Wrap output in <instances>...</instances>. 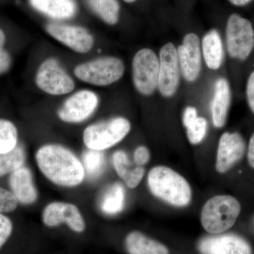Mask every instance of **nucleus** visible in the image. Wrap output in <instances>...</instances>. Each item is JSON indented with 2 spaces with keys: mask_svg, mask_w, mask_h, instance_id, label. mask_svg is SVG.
<instances>
[{
  "mask_svg": "<svg viewBox=\"0 0 254 254\" xmlns=\"http://www.w3.org/2000/svg\"><path fill=\"white\" fill-rule=\"evenodd\" d=\"M160 63L155 52L149 48L138 50L132 61L133 86L141 95L153 94L158 86Z\"/></svg>",
  "mask_w": 254,
  "mask_h": 254,
  "instance_id": "7",
  "label": "nucleus"
},
{
  "mask_svg": "<svg viewBox=\"0 0 254 254\" xmlns=\"http://www.w3.org/2000/svg\"><path fill=\"white\" fill-rule=\"evenodd\" d=\"M123 60L115 57H102L80 64L74 75L80 81L96 86H107L118 81L125 73Z\"/></svg>",
  "mask_w": 254,
  "mask_h": 254,
  "instance_id": "5",
  "label": "nucleus"
},
{
  "mask_svg": "<svg viewBox=\"0 0 254 254\" xmlns=\"http://www.w3.org/2000/svg\"><path fill=\"white\" fill-rule=\"evenodd\" d=\"M177 54L182 76L187 81H195L201 70V52L198 36L193 33L187 34L182 45L177 48Z\"/></svg>",
  "mask_w": 254,
  "mask_h": 254,
  "instance_id": "15",
  "label": "nucleus"
},
{
  "mask_svg": "<svg viewBox=\"0 0 254 254\" xmlns=\"http://www.w3.org/2000/svg\"><path fill=\"white\" fill-rule=\"evenodd\" d=\"M232 102L230 83L225 78H219L215 82L211 103L212 121L216 128H222L226 124Z\"/></svg>",
  "mask_w": 254,
  "mask_h": 254,
  "instance_id": "17",
  "label": "nucleus"
},
{
  "mask_svg": "<svg viewBox=\"0 0 254 254\" xmlns=\"http://www.w3.org/2000/svg\"><path fill=\"white\" fill-rule=\"evenodd\" d=\"M18 201L11 190L0 187V213L14 211L18 206Z\"/></svg>",
  "mask_w": 254,
  "mask_h": 254,
  "instance_id": "28",
  "label": "nucleus"
},
{
  "mask_svg": "<svg viewBox=\"0 0 254 254\" xmlns=\"http://www.w3.org/2000/svg\"><path fill=\"white\" fill-rule=\"evenodd\" d=\"M247 159L249 164L252 168L254 169V133L252 134L249 143L248 153H247Z\"/></svg>",
  "mask_w": 254,
  "mask_h": 254,
  "instance_id": "34",
  "label": "nucleus"
},
{
  "mask_svg": "<svg viewBox=\"0 0 254 254\" xmlns=\"http://www.w3.org/2000/svg\"><path fill=\"white\" fill-rule=\"evenodd\" d=\"M208 123L205 118L198 117L190 126L187 128V138L191 144H199L206 136Z\"/></svg>",
  "mask_w": 254,
  "mask_h": 254,
  "instance_id": "27",
  "label": "nucleus"
},
{
  "mask_svg": "<svg viewBox=\"0 0 254 254\" xmlns=\"http://www.w3.org/2000/svg\"><path fill=\"white\" fill-rule=\"evenodd\" d=\"M133 162L138 166H143L149 162L150 153L149 150L143 145H140L136 148L133 153Z\"/></svg>",
  "mask_w": 254,
  "mask_h": 254,
  "instance_id": "31",
  "label": "nucleus"
},
{
  "mask_svg": "<svg viewBox=\"0 0 254 254\" xmlns=\"http://www.w3.org/2000/svg\"><path fill=\"white\" fill-rule=\"evenodd\" d=\"M131 128L130 122L123 117L94 123L85 128L83 143L88 149L104 151L123 141Z\"/></svg>",
  "mask_w": 254,
  "mask_h": 254,
  "instance_id": "4",
  "label": "nucleus"
},
{
  "mask_svg": "<svg viewBox=\"0 0 254 254\" xmlns=\"http://www.w3.org/2000/svg\"><path fill=\"white\" fill-rule=\"evenodd\" d=\"M241 213L240 202L230 195H218L205 202L200 212V222L212 235L226 232L236 222Z\"/></svg>",
  "mask_w": 254,
  "mask_h": 254,
  "instance_id": "3",
  "label": "nucleus"
},
{
  "mask_svg": "<svg viewBox=\"0 0 254 254\" xmlns=\"http://www.w3.org/2000/svg\"><path fill=\"white\" fill-rule=\"evenodd\" d=\"M42 220L48 227L66 224L76 233H81L86 229V222L79 209L76 205L66 202L55 201L47 205L43 210Z\"/></svg>",
  "mask_w": 254,
  "mask_h": 254,
  "instance_id": "12",
  "label": "nucleus"
},
{
  "mask_svg": "<svg viewBox=\"0 0 254 254\" xmlns=\"http://www.w3.org/2000/svg\"><path fill=\"white\" fill-rule=\"evenodd\" d=\"M17 128L9 120L0 119V155L14 150L18 144Z\"/></svg>",
  "mask_w": 254,
  "mask_h": 254,
  "instance_id": "26",
  "label": "nucleus"
},
{
  "mask_svg": "<svg viewBox=\"0 0 254 254\" xmlns=\"http://www.w3.org/2000/svg\"><path fill=\"white\" fill-rule=\"evenodd\" d=\"M159 58V92L165 98H171L178 89L181 73L175 45L168 43L162 47Z\"/></svg>",
  "mask_w": 254,
  "mask_h": 254,
  "instance_id": "9",
  "label": "nucleus"
},
{
  "mask_svg": "<svg viewBox=\"0 0 254 254\" xmlns=\"http://www.w3.org/2000/svg\"><path fill=\"white\" fill-rule=\"evenodd\" d=\"M202 51L205 64L209 68L217 70L223 60V46L221 37L217 30L208 32L202 41Z\"/></svg>",
  "mask_w": 254,
  "mask_h": 254,
  "instance_id": "22",
  "label": "nucleus"
},
{
  "mask_svg": "<svg viewBox=\"0 0 254 254\" xmlns=\"http://www.w3.org/2000/svg\"><path fill=\"white\" fill-rule=\"evenodd\" d=\"M36 160L43 175L58 186H79L86 177L81 160L71 150L59 144H46L37 150Z\"/></svg>",
  "mask_w": 254,
  "mask_h": 254,
  "instance_id": "1",
  "label": "nucleus"
},
{
  "mask_svg": "<svg viewBox=\"0 0 254 254\" xmlns=\"http://www.w3.org/2000/svg\"><path fill=\"white\" fill-rule=\"evenodd\" d=\"M246 96L251 111L254 114V71L251 73L247 79Z\"/></svg>",
  "mask_w": 254,
  "mask_h": 254,
  "instance_id": "32",
  "label": "nucleus"
},
{
  "mask_svg": "<svg viewBox=\"0 0 254 254\" xmlns=\"http://www.w3.org/2000/svg\"><path fill=\"white\" fill-rule=\"evenodd\" d=\"M226 43L230 58L245 61L254 48V29L250 20L238 14L230 15L226 26Z\"/></svg>",
  "mask_w": 254,
  "mask_h": 254,
  "instance_id": "6",
  "label": "nucleus"
},
{
  "mask_svg": "<svg viewBox=\"0 0 254 254\" xmlns=\"http://www.w3.org/2000/svg\"><path fill=\"white\" fill-rule=\"evenodd\" d=\"M124 1L127 3H133L134 2V1H137V0H124Z\"/></svg>",
  "mask_w": 254,
  "mask_h": 254,
  "instance_id": "36",
  "label": "nucleus"
},
{
  "mask_svg": "<svg viewBox=\"0 0 254 254\" xmlns=\"http://www.w3.org/2000/svg\"><path fill=\"white\" fill-rule=\"evenodd\" d=\"M245 139L237 132H225L219 140L215 170L220 174L228 172L245 155Z\"/></svg>",
  "mask_w": 254,
  "mask_h": 254,
  "instance_id": "14",
  "label": "nucleus"
},
{
  "mask_svg": "<svg viewBox=\"0 0 254 254\" xmlns=\"http://www.w3.org/2000/svg\"><path fill=\"white\" fill-rule=\"evenodd\" d=\"M128 254H170L163 244L145 236L141 232H130L125 239Z\"/></svg>",
  "mask_w": 254,
  "mask_h": 254,
  "instance_id": "21",
  "label": "nucleus"
},
{
  "mask_svg": "<svg viewBox=\"0 0 254 254\" xmlns=\"http://www.w3.org/2000/svg\"><path fill=\"white\" fill-rule=\"evenodd\" d=\"M81 162L84 168L86 177L91 180H96L104 172L105 157L103 151L88 148L83 152Z\"/></svg>",
  "mask_w": 254,
  "mask_h": 254,
  "instance_id": "25",
  "label": "nucleus"
},
{
  "mask_svg": "<svg viewBox=\"0 0 254 254\" xmlns=\"http://www.w3.org/2000/svg\"><path fill=\"white\" fill-rule=\"evenodd\" d=\"M37 86L47 94H68L75 88L72 78L65 71L60 62L55 58H48L43 62L37 70Z\"/></svg>",
  "mask_w": 254,
  "mask_h": 254,
  "instance_id": "8",
  "label": "nucleus"
},
{
  "mask_svg": "<svg viewBox=\"0 0 254 254\" xmlns=\"http://www.w3.org/2000/svg\"><path fill=\"white\" fill-rule=\"evenodd\" d=\"M90 9L104 22L115 25L120 18V6L118 0H86Z\"/></svg>",
  "mask_w": 254,
  "mask_h": 254,
  "instance_id": "23",
  "label": "nucleus"
},
{
  "mask_svg": "<svg viewBox=\"0 0 254 254\" xmlns=\"http://www.w3.org/2000/svg\"><path fill=\"white\" fill-rule=\"evenodd\" d=\"M98 103L99 98L96 93L88 90H81L65 100L58 110V115L64 123H83L94 113Z\"/></svg>",
  "mask_w": 254,
  "mask_h": 254,
  "instance_id": "10",
  "label": "nucleus"
},
{
  "mask_svg": "<svg viewBox=\"0 0 254 254\" xmlns=\"http://www.w3.org/2000/svg\"><path fill=\"white\" fill-rule=\"evenodd\" d=\"M6 36L4 32L0 29V75L4 74L10 69L12 63L9 52L4 48Z\"/></svg>",
  "mask_w": 254,
  "mask_h": 254,
  "instance_id": "29",
  "label": "nucleus"
},
{
  "mask_svg": "<svg viewBox=\"0 0 254 254\" xmlns=\"http://www.w3.org/2000/svg\"><path fill=\"white\" fill-rule=\"evenodd\" d=\"M147 182L150 193L169 205L183 208L191 201L190 183L172 168L163 165L154 167L148 173Z\"/></svg>",
  "mask_w": 254,
  "mask_h": 254,
  "instance_id": "2",
  "label": "nucleus"
},
{
  "mask_svg": "<svg viewBox=\"0 0 254 254\" xmlns=\"http://www.w3.org/2000/svg\"><path fill=\"white\" fill-rule=\"evenodd\" d=\"M200 254H252L248 242L234 234L203 237L197 245Z\"/></svg>",
  "mask_w": 254,
  "mask_h": 254,
  "instance_id": "13",
  "label": "nucleus"
},
{
  "mask_svg": "<svg viewBox=\"0 0 254 254\" xmlns=\"http://www.w3.org/2000/svg\"><path fill=\"white\" fill-rule=\"evenodd\" d=\"M26 160V150L23 145L19 143L9 153L0 155V177L10 175L22 168Z\"/></svg>",
  "mask_w": 254,
  "mask_h": 254,
  "instance_id": "24",
  "label": "nucleus"
},
{
  "mask_svg": "<svg viewBox=\"0 0 254 254\" xmlns=\"http://www.w3.org/2000/svg\"><path fill=\"white\" fill-rule=\"evenodd\" d=\"M126 203V191L120 182H115L108 186L102 193L98 206L102 213L113 216L121 213Z\"/></svg>",
  "mask_w": 254,
  "mask_h": 254,
  "instance_id": "20",
  "label": "nucleus"
},
{
  "mask_svg": "<svg viewBox=\"0 0 254 254\" xmlns=\"http://www.w3.org/2000/svg\"><path fill=\"white\" fill-rule=\"evenodd\" d=\"M9 185L18 203L28 205L36 203L38 192L33 180V173L26 166L10 174Z\"/></svg>",
  "mask_w": 254,
  "mask_h": 254,
  "instance_id": "16",
  "label": "nucleus"
},
{
  "mask_svg": "<svg viewBox=\"0 0 254 254\" xmlns=\"http://www.w3.org/2000/svg\"><path fill=\"white\" fill-rule=\"evenodd\" d=\"M198 117L197 110L194 107H187L184 112L183 118H182V122H183V125L185 128H188L194 123Z\"/></svg>",
  "mask_w": 254,
  "mask_h": 254,
  "instance_id": "33",
  "label": "nucleus"
},
{
  "mask_svg": "<svg viewBox=\"0 0 254 254\" xmlns=\"http://www.w3.org/2000/svg\"><path fill=\"white\" fill-rule=\"evenodd\" d=\"M46 29L50 36L76 53H88L94 46L93 36L81 26L50 23L46 25Z\"/></svg>",
  "mask_w": 254,
  "mask_h": 254,
  "instance_id": "11",
  "label": "nucleus"
},
{
  "mask_svg": "<svg viewBox=\"0 0 254 254\" xmlns=\"http://www.w3.org/2000/svg\"><path fill=\"white\" fill-rule=\"evenodd\" d=\"M234 6H244L250 4L253 0H228Z\"/></svg>",
  "mask_w": 254,
  "mask_h": 254,
  "instance_id": "35",
  "label": "nucleus"
},
{
  "mask_svg": "<svg viewBox=\"0 0 254 254\" xmlns=\"http://www.w3.org/2000/svg\"><path fill=\"white\" fill-rule=\"evenodd\" d=\"M113 165L119 177L130 189H135L139 185L145 175L143 166L133 167L128 155L125 150H119L113 155Z\"/></svg>",
  "mask_w": 254,
  "mask_h": 254,
  "instance_id": "18",
  "label": "nucleus"
},
{
  "mask_svg": "<svg viewBox=\"0 0 254 254\" xmlns=\"http://www.w3.org/2000/svg\"><path fill=\"white\" fill-rule=\"evenodd\" d=\"M30 2L37 11L53 19H68L77 11L74 0H30Z\"/></svg>",
  "mask_w": 254,
  "mask_h": 254,
  "instance_id": "19",
  "label": "nucleus"
},
{
  "mask_svg": "<svg viewBox=\"0 0 254 254\" xmlns=\"http://www.w3.org/2000/svg\"><path fill=\"white\" fill-rule=\"evenodd\" d=\"M13 225L11 220L4 214L0 213V250L9 240L12 233Z\"/></svg>",
  "mask_w": 254,
  "mask_h": 254,
  "instance_id": "30",
  "label": "nucleus"
}]
</instances>
